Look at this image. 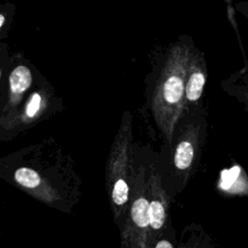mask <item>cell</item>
I'll return each mask as SVG.
<instances>
[{
    "label": "cell",
    "instance_id": "obj_7",
    "mask_svg": "<svg viewBox=\"0 0 248 248\" xmlns=\"http://www.w3.org/2000/svg\"><path fill=\"white\" fill-rule=\"evenodd\" d=\"M31 83L32 75L26 66H17L10 76V87L13 94L20 95L30 87Z\"/></svg>",
    "mask_w": 248,
    "mask_h": 248
},
{
    "label": "cell",
    "instance_id": "obj_9",
    "mask_svg": "<svg viewBox=\"0 0 248 248\" xmlns=\"http://www.w3.org/2000/svg\"><path fill=\"white\" fill-rule=\"evenodd\" d=\"M41 105V96L38 93H34L30 98L26 107V114L29 117H33L39 110Z\"/></svg>",
    "mask_w": 248,
    "mask_h": 248
},
{
    "label": "cell",
    "instance_id": "obj_2",
    "mask_svg": "<svg viewBox=\"0 0 248 248\" xmlns=\"http://www.w3.org/2000/svg\"><path fill=\"white\" fill-rule=\"evenodd\" d=\"M198 108L184 112L177 121L170 146V166L176 190L184 189L196 170L206 136V119Z\"/></svg>",
    "mask_w": 248,
    "mask_h": 248
},
{
    "label": "cell",
    "instance_id": "obj_1",
    "mask_svg": "<svg viewBox=\"0 0 248 248\" xmlns=\"http://www.w3.org/2000/svg\"><path fill=\"white\" fill-rule=\"evenodd\" d=\"M193 47L192 39L186 35L169 45L159 61L151 84L149 108L169 148L174 127L184 113L185 77Z\"/></svg>",
    "mask_w": 248,
    "mask_h": 248
},
{
    "label": "cell",
    "instance_id": "obj_6",
    "mask_svg": "<svg viewBox=\"0 0 248 248\" xmlns=\"http://www.w3.org/2000/svg\"><path fill=\"white\" fill-rule=\"evenodd\" d=\"M206 79L207 68L204 54L194 46L189 58L185 77L184 112L198 108Z\"/></svg>",
    "mask_w": 248,
    "mask_h": 248
},
{
    "label": "cell",
    "instance_id": "obj_11",
    "mask_svg": "<svg viewBox=\"0 0 248 248\" xmlns=\"http://www.w3.org/2000/svg\"><path fill=\"white\" fill-rule=\"evenodd\" d=\"M153 248H173L174 244L170 242V240L161 237L160 239H158L152 246Z\"/></svg>",
    "mask_w": 248,
    "mask_h": 248
},
{
    "label": "cell",
    "instance_id": "obj_10",
    "mask_svg": "<svg viewBox=\"0 0 248 248\" xmlns=\"http://www.w3.org/2000/svg\"><path fill=\"white\" fill-rule=\"evenodd\" d=\"M235 10L248 19V1H239L235 4Z\"/></svg>",
    "mask_w": 248,
    "mask_h": 248
},
{
    "label": "cell",
    "instance_id": "obj_12",
    "mask_svg": "<svg viewBox=\"0 0 248 248\" xmlns=\"http://www.w3.org/2000/svg\"><path fill=\"white\" fill-rule=\"evenodd\" d=\"M243 80H244V82H245V84H246V87L248 88V73L244 76V78H243Z\"/></svg>",
    "mask_w": 248,
    "mask_h": 248
},
{
    "label": "cell",
    "instance_id": "obj_4",
    "mask_svg": "<svg viewBox=\"0 0 248 248\" xmlns=\"http://www.w3.org/2000/svg\"><path fill=\"white\" fill-rule=\"evenodd\" d=\"M149 182L144 168L135 170L131 195L121 224V245L149 248Z\"/></svg>",
    "mask_w": 248,
    "mask_h": 248
},
{
    "label": "cell",
    "instance_id": "obj_5",
    "mask_svg": "<svg viewBox=\"0 0 248 248\" xmlns=\"http://www.w3.org/2000/svg\"><path fill=\"white\" fill-rule=\"evenodd\" d=\"M149 182V248L164 236L170 216V196L162 183L159 171L153 167Z\"/></svg>",
    "mask_w": 248,
    "mask_h": 248
},
{
    "label": "cell",
    "instance_id": "obj_8",
    "mask_svg": "<svg viewBox=\"0 0 248 248\" xmlns=\"http://www.w3.org/2000/svg\"><path fill=\"white\" fill-rule=\"evenodd\" d=\"M16 180L27 188H35L41 183V177L38 172L29 168H19L15 172Z\"/></svg>",
    "mask_w": 248,
    "mask_h": 248
},
{
    "label": "cell",
    "instance_id": "obj_3",
    "mask_svg": "<svg viewBox=\"0 0 248 248\" xmlns=\"http://www.w3.org/2000/svg\"><path fill=\"white\" fill-rule=\"evenodd\" d=\"M132 115L126 110L115 137L108 161V195L114 218L123 222L131 195L135 173L132 167Z\"/></svg>",
    "mask_w": 248,
    "mask_h": 248
}]
</instances>
